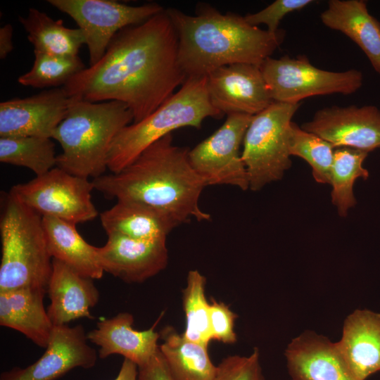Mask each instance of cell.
<instances>
[{
  "mask_svg": "<svg viewBox=\"0 0 380 380\" xmlns=\"http://www.w3.org/2000/svg\"><path fill=\"white\" fill-rule=\"evenodd\" d=\"M210 307V326L213 340L224 343H235L237 336L234 331V322L237 315L228 305L211 298Z\"/></svg>",
  "mask_w": 380,
  "mask_h": 380,
  "instance_id": "34",
  "label": "cell"
},
{
  "mask_svg": "<svg viewBox=\"0 0 380 380\" xmlns=\"http://www.w3.org/2000/svg\"><path fill=\"white\" fill-rule=\"evenodd\" d=\"M57 156L51 138L0 137V162L27 167L36 176L55 167Z\"/></svg>",
  "mask_w": 380,
  "mask_h": 380,
  "instance_id": "28",
  "label": "cell"
},
{
  "mask_svg": "<svg viewBox=\"0 0 380 380\" xmlns=\"http://www.w3.org/2000/svg\"><path fill=\"white\" fill-rule=\"evenodd\" d=\"M320 19L326 27L343 33L354 42L380 74V23L369 13L366 1L330 0Z\"/></svg>",
  "mask_w": 380,
  "mask_h": 380,
  "instance_id": "23",
  "label": "cell"
},
{
  "mask_svg": "<svg viewBox=\"0 0 380 380\" xmlns=\"http://www.w3.org/2000/svg\"><path fill=\"white\" fill-rule=\"evenodd\" d=\"M213 380H265L255 348L248 356L230 355L217 365Z\"/></svg>",
  "mask_w": 380,
  "mask_h": 380,
  "instance_id": "32",
  "label": "cell"
},
{
  "mask_svg": "<svg viewBox=\"0 0 380 380\" xmlns=\"http://www.w3.org/2000/svg\"><path fill=\"white\" fill-rule=\"evenodd\" d=\"M87 340L81 324L53 326L41 357L25 368L2 372L0 380H56L74 368H91L98 355Z\"/></svg>",
  "mask_w": 380,
  "mask_h": 380,
  "instance_id": "13",
  "label": "cell"
},
{
  "mask_svg": "<svg viewBox=\"0 0 380 380\" xmlns=\"http://www.w3.org/2000/svg\"><path fill=\"white\" fill-rule=\"evenodd\" d=\"M189 150L173 144L169 134L146 148L118 173L93 179L94 189L107 198L138 201L163 210L181 224L191 217L209 220L199 206L206 184L192 167Z\"/></svg>",
  "mask_w": 380,
  "mask_h": 380,
  "instance_id": "2",
  "label": "cell"
},
{
  "mask_svg": "<svg viewBox=\"0 0 380 380\" xmlns=\"http://www.w3.org/2000/svg\"><path fill=\"white\" fill-rule=\"evenodd\" d=\"M159 346L175 380H213L217 366L211 361L208 346L191 341L171 326L159 333Z\"/></svg>",
  "mask_w": 380,
  "mask_h": 380,
  "instance_id": "25",
  "label": "cell"
},
{
  "mask_svg": "<svg viewBox=\"0 0 380 380\" xmlns=\"http://www.w3.org/2000/svg\"><path fill=\"white\" fill-rule=\"evenodd\" d=\"M206 279L198 270H190L183 290V308L186 315L184 336L208 346L212 339L210 326V303L205 296Z\"/></svg>",
  "mask_w": 380,
  "mask_h": 380,
  "instance_id": "29",
  "label": "cell"
},
{
  "mask_svg": "<svg viewBox=\"0 0 380 380\" xmlns=\"http://www.w3.org/2000/svg\"><path fill=\"white\" fill-rule=\"evenodd\" d=\"M273 101L300 103L318 95L355 93L362 85L361 71L334 72L314 66L304 55L268 57L260 66Z\"/></svg>",
  "mask_w": 380,
  "mask_h": 380,
  "instance_id": "8",
  "label": "cell"
},
{
  "mask_svg": "<svg viewBox=\"0 0 380 380\" xmlns=\"http://www.w3.org/2000/svg\"><path fill=\"white\" fill-rule=\"evenodd\" d=\"M107 235L119 234L136 239H167L181 223L170 213L138 201H117L100 215Z\"/></svg>",
  "mask_w": 380,
  "mask_h": 380,
  "instance_id": "21",
  "label": "cell"
},
{
  "mask_svg": "<svg viewBox=\"0 0 380 380\" xmlns=\"http://www.w3.org/2000/svg\"><path fill=\"white\" fill-rule=\"evenodd\" d=\"M94 189L88 178L55 167L33 179L18 184L9 193L39 213L77 224L94 220L98 212L92 203Z\"/></svg>",
  "mask_w": 380,
  "mask_h": 380,
  "instance_id": "9",
  "label": "cell"
},
{
  "mask_svg": "<svg viewBox=\"0 0 380 380\" xmlns=\"http://www.w3.org/2000/svg\"><path fill=\"white\" fill-rule=\"evenodd\" d=\"M253 115L234 113L212 135L189 150V162L208 185H232L249 189L248 175L240 153Z\"/></svg>",
  "mask_w": 380,
  "mask_h": 380,
  "instance_id": "11",
  "label": "cell"
},
{
  "mask_svg": "<svg viewBox=\"0 0 380 380\" xmlns=\"http://www.w3.org/2000/svg\"><path fill=\"white\" fill-rule=\"evenodd\" d=\"M313 2L312 0H277L261 11L248 13L244 18L251 25L258 27L265 24L267 31L276 34L279 31V25L284 16Z\"/></svg>",
  "mask_w": 380,
  "mask_h": 380,
  "instance_id": "33",
  "label": "cell"
},
{
  "mask_svg": "<svg viewBox=\"0 0 380 380\" xmlns=\"http://www.w3.org/2000/svg\"><path fill=\"white\" fill-rule=\"evenodd\" d=\"M114 380H138V366L133 362L125 359Z\"/></svg>",
  "mask_w": 380,
  "mask_h": 380,
  "instance_id": "37",
  "label": "cell"
},
{
  "mask_svg": "<svg viewBox=\"0 0 380 380\" xmlns=\"http://www.w3.org/2000/svg\"><path fill=\"white\" fill-rule=\"evenodd\" d=\"M18 20L27 32L34 51L73 56H78L80 49L85 44L80 29L66 27L62 20H54L37 8H30L27 16H19Z\"/></svg>",
  "mask_w": 380,
  "mask_h": 380,
  "instance_id": "26",
  "label": "cell"
},
{
  "mask_svg": "<svg viewBox=\"0 0 380 380\" xmlns=\"http://www.w3.org/2000/svg\"><path fill=\"white\" fill-rule=\"evenodd\" d=\"M187 76L178 60V37L166 10L118 32L96 64L63 86L70 98L125 103L137 122L155 111Z\"/></svg>",
  "mask_w": 380,
  "mask_h": 380,
  "instance_id": "1",
  "label": "cell"
},
{
  "mask_svg": "<svg viewBox=\"0 0 380 380\" xmlns=\"http://www.w3.org/2000/svg\"><path fill=\"white\" fill-rule=\"evenodd\" d=\"M165 10L177 34L178 60L187 77L207 76L234 63L260 66L284 37V30L272 34L251 25L244 16L223 14L208 5L201 6L195 15Z\"/></svg>",
  "mask_w": 380,
  "mask_h": 380,
  "instance_id": "3",
  "label": "cell"
},
{
  "mask_svg": "<svg viewBox=\"0 0 380 380\" xmlns=\"http://www.w3.org/2000/svg\"><path fill=\"white\" fill-rule=\"evenodd\" d=\"M284 355L292 380H357L336 342L306 331L288 344Z\"/></svg>",
  "mask_w": 380,
  "mask_h": 380,
  "instance_id": "17",
  "label": "cell"
},
{
  "mask_svg": "<svg viewBox=\"0 0 380 380\" xmlns=\"http://www.w3.org/2000/svg\"><path fill=\"white\" fill-rule=\"evenodd\" d=\"M335 148L328 141L292 122L289 134L290 156H298L312 167L316 182L330 184Z\"/></svg>",
  "mask_w": 380,
  "mask_h": 380,
  "instance_id": "31",
  "label": "cell"
},
{
  "mask_svg": "<svg viewBox=\"0 0 380 380\" xmlns=\"http://www.w3.org/2000/svg\"><path fill=\"white\" fill-rule=\"evenodd\" d=\"M211 104L223 115H255L273 102L260 66L234 63L207 75Z\"/></svg>",
  "mask_w": 380,
  "mask_h": 380,
  "instance_id": "14",
  "label": "cell"
},
{
  "mask_svg": "<svg viewBox=\"0 0 380 380\" xmlns=\"http://www.w3.org/2000/svg\"><path fill=\"white\" fill-rule=\"evenodd\" d=\"M0 292L47 289L52 272L42 216L11 193L1 196Z\"/></svg>",
  "mask_w": 380,
  "mask_h": 380,
  "instance_id": "5",
  "label": "cell"
},
{
  "mask_svg": "<svg viewBox=\"0 0 380 380\" xmlns=\"http://www.w3.org/2000/svg\"><path fill=\"white\" fill-rule=\"evenodd\" d=\"M300 106V103L273 102L253 116L241 152L252 191L281 179L291 167L290 127Z\"/></svg>",
  "mask_w": 380,
  "mask_h": 380,
  "instance_id": "7",
  "label": "cell"
},
{
  "mask_svg": "<svg viewBox=\"0 0 380 380\" xmlns=\"http://www.w3.org/2000/svg\"><path fill=\"white\" fill-rule=\"evenodd\" d=\"M338 350L357 380L380 372V313L357 309L345 319Z\"/></svg>",
  "mask_w": 380,
  "mask_h": 380,
  "instance_id": "20",
  "label": "cell"
},
{
  "mask_svg": "<svg viewBox=\"0 0 380 380\" xmlns=\"http://www.w3.org/2000/svg\"><path fill=\"white\" fill-rule=\"evenodd\" d=\"M93 280L53 259L46 293L51 300L47 313L53 326L83 317L94 319L90 309L97 304L99 292Z\"/></svg>",
  "mask_w": 380,
  "mask_h": 380,
  "instance_id": "19",
  "label": "cell"
},
{
  "mask_svg": "<svg viewBox=\"0 0 380 380\" xmlns=\"http://www.w3.org/2000/svg\"><path fill=\"white\" fill-rule=\"evenodd\" d=\"M31 69L20 75L19 84L32 88H56L64 86L72 77L86 68L78 56H54L34 51Z\"/></svg>",
  "mask_w": 380,
  "mask_h": 380,
  "instance_id": "30",
  "label": "cell"
},
{
  "mask_svg": "<svg viewBox=\"0 0 380 380\" xmlns=\"http://www.w3.org/2000/svg\"><path fill=\"white\" fill-rule=\"evenodd\" d=\"M48 3L77 24L88 48L89 65L101 59L121 30L141 23L164 10L156 3L133 6L113 0H48Z\"/></svg>",
  "mask_w": 380,
  "mask_h": 380,
  "instance_id": "10",
  "label": "cell"
},
{
  "mask_svg": "<svg viewBox=\"0 0 380 380\" xmlns=\"http://www.w3.org/2000/svg\"><path fill=\"white\" fill-rule=\"evenodd\" d=\"M368 153L350 147H337L334 151L331 167V202L338 215L346 217L356 204L353 185L358 178L367 179L369 172L362 166Z\"/></svg>",
  "mask_w": 380,
  "mask_h": 380,
  "instance_id": "27",
  "label": "cell"
},
{
  "mask_svg": "<svg viewBox=\"0 0 380 380\" xmlns=\"http://www.w3.org/2000/svg\"><path fill=\"white\" fill-rule=\"evenodd\" d=\"M99 247L103 271L127 283H140L156 275L168 262L167 239L141 240L109 234Z\"/></svg>",
  "mask_w": 380,
  "mask_h": 380,
  "instance_id": "16",
  "label": "cell"
},
{
  "mask_svg": "<svg viewBox=\"0 0 380 380\" xmlns=\"http://www.w3.org/2000/svg\"><path fill=\"white\" fill-rule=\"evenodd\" d=\"M301 128L334 148L350 147L367 153L380 148V109L373 105L323 108Z\"/></svg>",
  "mask_w": 380,
  "mask_h": 380,
  "instance_id": "12",
  "label": "cell"
},
{
  "mask_svg": "<svg viewBox=\"0 0 380 380\" xmlns=\"http://www.w3.org/2000/svg\"><path fill=\"white\" fill-rule=\"evenodd\" d=\"M49 252L56 259L81 275L101 279L104 273L99 247L88 243L75 224L50 216H42Z\"/></svg>",
  "mask_w": 380,
  "mask_h": 380,
  "instance_id": "24",
  "label": "cell"
},
{
  "mask_svg": "<svg viewBox=\"0 0 380 380\" xmlns=\"http://www.w3.org/2000/svg\"><path fill=\"white\" fill-rule=\"evenodd\" d=\"M133 122L132 111L122 102L69 97L67 115L52 137L62 148L56 167L85 178L104 175L115 137Z\"/></svg>",
  "mask_w": 380,
  "mask_h": 380,
  "instance_id": "4",
  "label": "cell"
},
{
  "mask_svg": "<svg viewBox=\"0 0 380 380\" xmlns=\"http://www.w3.org/2000/svg\"><path fill=\"white\" fill-rule=\"evenodd\" d=\"M46 290L20 288L0 292V324L23 334L46 348L53 327L44 298Z\"/></svg>",
  "mask_w": 380,
  "mask_h": 380,
  "instance_id": "22",
  "label": "cell"
},
{
  "mask_svg": "<svg viewBox=\"0 0 380 380\" xmlns=\"http://www.w3.org/2000/svg\"><path fill=\"white\" fill-rule=\"evenodd\" d=\"M222 115L210 103L207 76L189 77L178 91L151 114L119 132L110 148L108 169L118 173L173 130L184 127L200 128L205 118Z\"/></svg>",
  "mask_w": 380,
  "mask_h": 380,
  "instance_id": "6",
  "label": "cell"
},
{
  "mask_svg": "<svg viewBox=\"0 0 380 380\" xmlns=\"http://www.w3.org/2000/svg\"><path fill=\"white\" fill-rule=\"evenodd\" d=\"M69 97L63 87L32 96L0 103V137H37L52 139L65 118Z\"/></svg>",
  "mask_w": 380,
  "mask_h": 380,
  "instance_id": "15",
  "label": "cell"
},
{
  "mask_svg": "<svg viewBox=\"0 0 380 380\" xmlns=\"http://www.w3.org/2000/svg\"><path fill=\"white\" fill-rule=\"evenodd\" d=\"M13 29L11 24H6L0 28V58L4 59L13 50L12 42Z\"/></svg>",
  "mask_w": 380,
  "mask_h": 380,
  "instance_id": "36",
  "label": "cell"
},
{
  "mask_svg": "<svg viewBox=\"0 0 380 380\" xmlns=\"http://www.w3.org/2000/svg\"><path fill=\"white\" fill-rule=\"evenodd\" d=\"M161 317L148 329L138 331L133 327V315L121 312L98 322L96 328L87 334V337L99 346L100 358L118 354L140 367L146 365L160 349L158 345L160 334L154 329Z\"/></svg>",
  "mask_w": 380,
  "mask_h": 380,
  "instance_id": "18",
  "label": "cell"
},
{
  "mask_svg": "<svg viewBox=\"0 0 380 380\" xmlns=\"http://www.w3.org/2000/svg\"><path fill=\"white\" fill-rule=\"evenodd\" d=\"M138 380H175L160 349L146 365L138 367Z\"/></svg>",
  "mask_w": 380,
  "mask_h": 380,
  "instance_id": "35",
  "label": "cell"
}]
</instances>
